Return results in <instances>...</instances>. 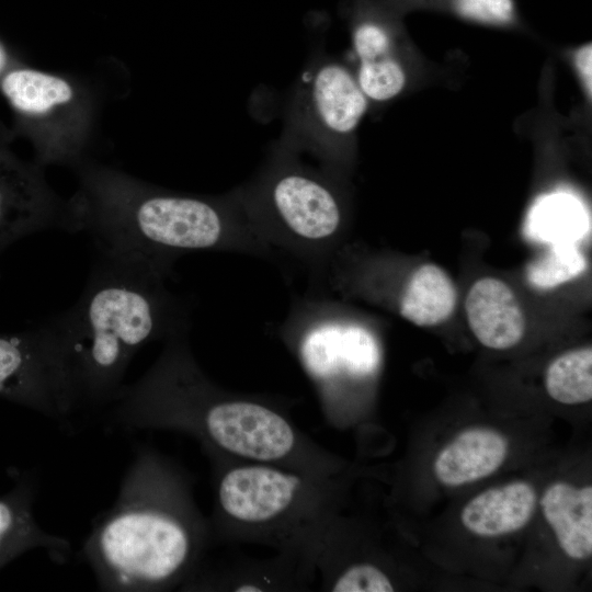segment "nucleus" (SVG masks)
I'll return each mask as SVG.
<instances>
[{"label":"nucleus","instance_id":"nucleus-17","mask_svg":"<svg viewBox=\"0 0 592 592\" xmlns=\"http://www.w3.org/2000/svg\"><path fill=\"white\" fill-rule=\"evenodd\" d=\"M527 232L534 239L555 243H576L588 231V215L573 196L558 193L543 196L532 207Z\"/></svg>","mask_w":592,"mask_h":592},{"label":"nucleus","instance_id":"nucleus-20","mask_svg":"<svg viewBox=\"0 0 592 592\" xmlns=\"http://www.w3.org/2000/svg\"><path fill=\"white\" fill-rule=\"evenodd\" d=\"M587 265L576 243H555L527 265L526 278L537 289H550L580 276Z\"/></svg>","mask_w":592,"mask_h":592},{"label":"nucleus","instance_id":"nucleus-11","mask_svg":"<svg viewBox=\"0 0 592 592\" xmlns=\"http://www.w3.org/2000/svg\"><path fill=\"white\" fill-rule=\"evenodd\" d=\"M273 204L287 227L308 240L333 235L341 215L334 196L322 184L301 174H286L274 184Z\"/></svg>","mask_w":592,"mask_h":592},{"label":"nucleus","instance_id":"nucleus-7","mask_svg":"<svg viewBox=\"0 0 592 592\" xmlns=\"http://www.w3.org/2000/svg\"><path fill=\"white\" fill-rule=\"evenodd\" d=\"M299 355L308 373L322 384L342 375L369 376L380 362L373 333L342 322H323L310 329L300 342Z\"/></svg>","mask_w":592,"mask_h":592},{"label":"nucleus","instance_id":"nucleus-5","mask_svg":"<svg viewBox=\"0 0 592 592\" xmlns=\"http://www.w3.org/2000/svg\"><path fill=\"white\" fill-rule=\"evenodd\" d=\"M0 399L75 430L82 409L54 317L24 331L0 332Z\"/></svg>","mask_w":592,"mask_h":592},{"label":"nucleus","instance_id":"nucleus-10","mask_svg":"<svg viewBox=\"0 0 592 592\" xmlns=\"http://www.w3.org/2000/svg\"><path fill=\"white\" fill-rule=\"evenodd\" d=\"M468 325L485 346L506 350L525 333L526 321L511 287L501 280L483 277L470 287L465 303Z\"/></svg>","mask_w":592,"mask_h":592},{"label":"nucleus","instance_id":"nucleus-13","mask_svg":"<svg viewBox=\"0 0 592 592\" xmlns=\"http://www.w3.org/2000/svg\"><path fill=\"white\" fill-rule=\"evenodd\" d=\"M536 505L534 488L514 481L488 489L463 509L460 520L471 533L493 537L516 532L532 517Z\"/></svg>","mask_w":592,"mask_h":592},{"label":"nucleus","instance_id":"nucleus-9","mask_svg":"<svg viewBox=\"0 0 592 592\" xmlns=\"http://www.w3.org/2000/svg\"><path fill=\"white\" fill-rule=\"evenodd\" d=\"M316 570L304 551L278 550L269 559L238 561L198 573L187 588H216L236 592L297 590L306 587Z\"/></svg>","mask_w":592,"mask_h":592},{"label":"nucleus","instance_id":"nucleus-18","mask_svg":"<svg viewBox=\"0 0 592 592\" xmlns=\"http://www.w3.org/2000/svg\"><path fill=\"white\" fill-rule=\"evenodd\" d=\"M1 88L14 107L31 114L46 113L55 105L69 102L73 95L66 80L32 69L10 72Z\"/></svg>","mask_w":592,"mask_h":592},{"label":"nucleus","instance_id":"nucleus-15","mask_svg":"<svg viewBox=\"0 0 592 592\" xmlns=\"http://www.w3.org/2000/svg\"><path fill=\"white\" fill-rule=\"evenodd\" d=\"M311 104L323 127L351 133L367 109V99L350 72L337 64L321 66L311 81Z\"/></svg>","mask_w":592,"mask_h":592},{"label":"nucleus","instance_id":"nucleus-19","mask_svg":"<svg viewBox=\"0 0 592 592\" xmlns=\"http://www.w3.org/2000/svg\"><path fill=\"white\" fill-rule=\"evenodd\" d=\"M548 395L563 405H578L592 398V350L582 348L556 357L547 367Z\"/></svg>","mask_w":592,"mask_h":592},{"label":"nucleus","instance_id":"nucleus-12","mask_svg":"<svg viewBox=\"0 0 592 592\" xmlns=\"http://www.w3.org/2000/svg\"><path fill=\"white\" fill-rule=\"evenodd\" d=\"M508 449L509 443L501 433L487 428L467 429L437 454L435 476L451 487L477 481L503 464Z\"/></svg>","mask_w":592,"mask_h":592},{"label":"nucleus","instance_id":"nucleus-1","mask_svg":"<svg viewBox=\"0 0 592 592\" xmlns=\"http://www.w3.org/2000/svg\"><path fill=\"white\" fill-rule=\"evenodd\" d=\"M103 420L126 431L186 433L214 462L275 464L326 477L333 469L325 448L285 412L210 385L178 339L138 380L122 386Z\"/></svg>","mask_w":592,"mask_h":592},{"label":"nucleus","instance_id":"nucleus-24","mask_svg":"<svg viewBox=\"0 0 592 592\" xmlns=\"http://www.w3.org/2000/svg\"><path fill=\"white\" fill-rule=\"evenodd\" d=\"M591 61H592V47H591V44H589L582 47L576 55V65L585 84V88L589 91V94H591V91H592V80H591L592 62Z\"/></svg>","mask_w":592,"mask_h":592},{"label":"nucleus","instance_id":"nucleus-6","mask_svg":"<svg viewBox=\"0 0 592 592\" xmlns=\"http://www.w3.org/2000/svg\"><path fill=\"white\" fill-rule=\"evenodd\" d=\"M50 228L75 234L70 208H60L35 172L0 164V254L15 241Z\"/></svg>","mask_w":592,"mask_h":592},{"label":"nucleus","instance_id":"nucleus-16","mask_svg":"<svg viewBox=\"0 0 592 592\" xmlns=\"http://www.w3.org/2000/svg\"><path fill=\"white\" fill-rule=\"evenodd\" d=\"M456 300L455 285L445 271L434 264H424L406 286L400 314L413 325L432 327L451 317Z\"/></svg>","mask_w":592,"mask_h":592},{"label":"nucleus","instance_id":"nucleus-8","mask_svg":"<svg viewBox=\"0 0 592 592\" xmlns=\"http://www.w3.org/2000/svg\"><path fill=\"white\" fill-rule=\"evenodd\" d=\"M35 494V478L24 474L9 492L0 496V569L35 548L45 549L48 557L60 565L71 556V545L67 539L46 533L36 523Z\"/></svg>","mask_w":592,"mask_h":592},{"label":"nucleus","instance_id":"nucleus-4","mask_svg":"<svg viewBox=\"0 0 592 592\" xmlns=\"http://www.w3.org/2000/svg\"><path fill=\"white\" fill-rule=\"evenodd\" d=\"M216 465L212 535L309 555L332 512L329 477L266 463Z\"/></svg>","mask_w":592,"mask_h":592},{"label":"nucleus","instance_id":"nucleus-23","mask_svg":"<svg viewBox=\"0 0 592 592\" xmlns=\"http://www.w3.org/2000/svg\"><path fill=\"white\" fill-rule=\"evenodd\" d=\"M458 13L482 23L502 24L513 16L512 0H456Z\"/></svg>","mask_w":592,"mask_h":592},{"label":"nucleus","instance_id":"nucleus-22","mask_svg":"<svg viewBox=\"0 0 592 592\" xmlns=\"http://www.w3.org/2000/svg\"><path fill=\"white\" fill-rule=\"evenodd\" d=\"M322 587L333 592H391L395 590L389 577L378 567L355 563L326 580Z\"/></svg>","mask_w":592,"mask_h":592},{"label":"nucleus","instance_id":"nucleus-14","mask_svg":"<svg viewBox=\"0 0 592 592\" xmlns=\"http://www.w3.org/2000/svg\"><path fill=\"white\" fill-rule=\"evenodd\" d=\"M540 508L565 554L577 560L589 558L592 554V487L555 482L545 490Z\"/></svg>","mask_w":592,"mask_h":592},{"label":"nucleus","instance_id":"nucleus-2","mask_svg":"<svg viewBox=\"0 0 592 592\" xmlns=\"http://www.w3.org/2000/svg\"><path fill=\"white\" fill-rule=\"evenodd\" d=\"M189 476L149 446L136 448L116 501L93 521L81 556L110 592L187 588L212 538Z\"/></svg>","mask_w":592,"mask_h":592},{"label":"nucleus","instance_id":"nucleus-3","mask_svg":"<svg viewBox=\"0 0 592 592\" xmlns=\"http://www.w3.org/2000/svg\"><path fill=\"white\" fill-rule=\"evenodd\" d=\"M162 274L140 258L96 251L81 296L54 316L82 413L107 407L136 353L173 331Z\"/></svg>","mask_w":592,"mask_h":592},{"label":"nucleus","instance_id":"nucleus-21","mask_svg":"<svg viewBox=\"0 0 592 592\" xmlns=\"http://www.w3.org/2000/svg\"><path fill=\"white\" fill-rule=\"evenodd\" d=\"M405 81V72L390 49L360 58L357 83L366 98L389 100L402 90Z\"/></svg>","mask_w":592,"mask_h":592}]
</instances>
